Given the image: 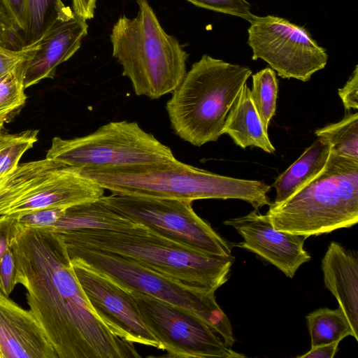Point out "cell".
I'll return each instance as SVG.
<instances>
[{
    "label": "cell",
    "instance_id": "6da1fadb",
    "mask_svg": "<svg viewBox=\"0 0 358 358\" xmlns=\"http://www.w3.org/2000/svg\"><path fill=\"white\" fill-rule=\"evenodd\" d=\"M10 246L16 282L25 287L30 310L58 358L141 357L134 343L114 334L94 313L58 234L17 222Z\"/></svg>",
    "mask_w": 358,
    "mask_h": 358
},
{
    "label": "cell",
    "instance_id": "7a4b0ae2",
    "mask_svg": "<svg viewBox=\"0 0 358 358\" xmlns=\"http://www.w3.org/2000/svg\"><path fill=\"white\" fill-rule=\"evenodd\" d=\"M66 246L109 252L192 288L215 292L229 279L234 258L210 256L150 231L130 220L115 229L53 230Z\"/></svg>",
    "mask_w": 358,
    "mask_h": 358
},
{
    "label": "cell",
    "instance_id": "3957f363",
    "mask_svg": "<svg viewBox=\"0 0 358 358\" xmlns=\"http://www.w3.org/2000/svg\"><path fill=\"white\" fill-rule=\"evenodd\" d=\"M78 169V168H77ZM114 195L189 200L239 199L255 209L270 206L271 186L224 176L172 160L111 169H80Z\"/></svg>",
    "mask_w": 358,
    "mask_h": 358
},
{
    "label": "cell",
    "instance_id": "277c9868",
    "mask_svg": "<svg viewBox=\"0 0 358 358\" xmlns=\"http://www.w3.org/2000/svg\"><path fill=\"white\" fill-rule=\"evenodd\" d=\"M252 73L248 66L203 55L186 72L166 104L174 133L195 146L217 141Z\"/></svg>",
    "mask_w": 358,
    "mask_h": 358
},
{
    "label": "cell",
    "instance_id": "5b68a950",
    "mask_svg": "<svg viewBox=\"0 0 358 358\" xmlns=\"http://www.w3.org/2000/svg\"><path fill=\"white\" fill-rule=\"evenodd\" d=\"M136 3L137 15L121 16L112 29L113 56L136 95L159 99L182 81L188 54L164 30L148 0Z\"/></svg>",
    "mask_w": 358,
    "mask_h": 358
},
{
    "label": "cell",
    "instance_id": "8992f818",
    "mask_svg": "<svg viewBox=\"0 0 358 358\" xmlns=\"http://www.w3.org/2000/svg\"><path fill=\"white\" fill-rule=\"evenodd\" d=\"M273 228L308 238L358 222V161L331 151L323 170L266 213Z\"/></svg>",
    "mask_w": 358,
    "mask_h": 358
},
{
    "label": "cell",
    "instance_id": "52a82bcc",
    "mask_svg": "<svg viewBox=\"0 0 358 358\" xmlns=\"http://www.w3.org/2000/svg\"><path fill=\"white\" fill-rule=\"evenodd\" d=\"M75 259L129 291L143 293L196 315L232 348L236 342L229 319L217 304L215 292L187 286L128 258L91 249L66 246Z\"/></svg>",
    "mask_w": 358,
    "mask_h": 358
},
{
    "label": "cell",
    "instance_id": "ba28073f",
    "mask_svg": "<svg viewBox=\"0 0 358 358\" xmlns=\"http://www.w3.org/2000/svg\"><path fill=\"white\" fill-rule=\"evenodd\" d=\"M105 189L78 169L45 158L21 164L0 177V216L69 207L104 196Z\"/></svg>",
    "mask_w": 358,
    "mask_h": 358
},
{
    "label": "cell",
    "instance_id": "9c48e42d",
    "mask_svg": "<svg viewBox=\"0 0 358 358\" xmlns=\"http://www.w3.org/2000/svg\"><path fill=\"white\" fill-rule=\"evenodd\" d=\"M45 158L80 169H111L174 159L171 149L136 122H110L81 137H55Z\"/></svg>",
    "mask_w": 358,
    "mask_h": 358
},
{
    "label": "cell",
    "instance_id": "30bf717a",
    "mask_svg": "<svg viewBox=\"0 0 358 358\" xmlns=\"http://www.w3.org/2000/svg\"><path fill=\"white\" fill-rule=\"evenodd\" d=\"M101 199L162 237L207 255L231 256L229 243L197 215L192 201L114 194Z\"/></svg>",
    "mask_w": 358,
    "mask_h": 358
},
{
    "label": "cell",
    "instance_id": "8fae6325",
    "mask_svg": "<svg viewBox=\"0 0 358 358\" xmlns=\"http://www.w3.org/2000/svg\"><path fill=\"white\" fill-rule=\"evenodd\" d=\"M249 22L247 43L252 59L264 60L282 78L307 82L326 66V50L303 27L271 15H254Z\"/></svg>",
    "mask_w": 358,
    "mask_h": 358
},
{
    "label": "cell",
    "instance_id": "7c38bea8",
    "mask_svg": "<svg viewBox=\"0 0 358 358\" xmlns=\"http://www.w3.org/2000/svg\"><path fill=\"white\" fill-rule=\"evenodd\" d=\"M141 319L172 358H243L200 318L154 296L130 291Z\"/></svg>",
    "mask_w": 358,
    "mask_h": 358
},
{
    "label": "cell",
    "instance_id": "4fadbf2b",
    "mask_svg": "<svg viewBox=\"0 0 358 358\" xmlns=\"http://www.w3.org/2000/svg\"><path fill=\"white\" fill-rule=\"evenodd\" d=\"M76 276L94 313L122 340L162 350L143 322L131 292L80 261L70 259Z\"/></svg>",
    "mask_w": 358,
    "mask_h": 358
},
{
    "label": "cell",
    "instance_id": "5bb4252c",
    "mask_svg": "<svg viewBox=\"0 0 358 358\" xmlns=\"http://www.w3.org/2000/svg\"><path fill=\"white\" fill-rule=\"evenodd\" d=\"M224 224L234 228L243 238L234 245L255 253L292 278L298 268L310 260L303 248L304 236L289 234L273 228L266 215L257 209L248 215L227 220Z\"/></svg>",
    "mask_w": 358,
    "mask_h": 358
},
{
    "label": "cell",
    "instance_id": "9a60e30c",
    "mask_svg": "<svg viewBox=\"0 0 358 358\" xmlns=\"http://www.w3.org/2000/svg\"><path fill=\"white\" fill-rule=\"evenodd\" d=\"M87 30V20L74 13L53 21L40 37V47L27 62L25 89L44 79L53 78L57 66L80 48Z\"/></svg>",
    "mask_w": 358,
    "mask_h": 358
},
{
    "label": "cell",
    "instance_id": "2e32d148",
    "mask_svg": "<svg viewBox=\"0 0 358 358\" xmlns=\"http://www.w3.org/2000/svg\"><path fill=\"white\" fill-rule=\"evenodd\" d=\"M0 358H58L32 311L1 292Z\"/></svg>",
    "mask_w": 358,
    "mask_h": 358
},
{
    "label": "cell",
    "instance_id": "e0dca14e",
    "mask_svg": "<svg viewBox=\"0 0 358 358\" xmlns=\"http://www.w3.org/2000/svg\"><path fill=\"white\" fill-rule=\"evenodd\" d=\"M325 287L335 296L358 341V259L357 253L331 241L322 260Z\"/></svg>",
    "mask_w": 358,
    "mask_h": 358
},
{
    "label": "cell",
    "instance_id": "ac0fdd59",
    "mask_svg": "<svg viewBox=\"0 0 358 358\" xmlns=\"http://www.w3.org/2000/svg\"><path fill=\"white\" fill-rule=\"evenodd\" d=\"M250 90L245 83L227 116L222 134L243 149L253 146L273 154L275 148L254 106Z\"/></svg>",
    "mask_w": 358,
    "mask_h": 358
},
{
    "label": "cell",
    "instance_id": "d6986e66",
    "mask_svg": "<svg viewBox=\"0 0 358 358\" xmlns=\"http://www.w3.org/2000/svg\"><path fill=\"white\" fill-rule=\"evenodd\" d=\"M331 154V146L318 138L275 180L274 203L282 202L315 178L325 167Z\"/></svg>",
    "mask_w": 358,
    "mask_h": 358
},
{
    "label": "cell",
    "instance_id": "ffe728a7",
    "mask_svg": "<svg viewBox=\"0 0 358 358\" xmlns=\"http://www.w3.org/2000/svg\"><path fill=\"white\" fill-rule=\"evenodd\" d=\"M310 336L311 347L341 342L344 338L354 333L341 308L329 309L321 308L306 316Z\"/></svg>",
    "mask_w": 358,
    "mask_h": 358
},
{
    "label": "cell",
    "instance_id": "44dd1931",
    "mask_svg": "<svg viewBox=\"0 0 358 358\" xmlns=\"http://www.w3.org/2000/svg\"><path fill=\"white\" fill-rule=\"evenodd\" d=\"M318 138L337 155L358 161V113L346 114L339 122L315 130Z\"/></svg>",
    "mask_w": 358,
    "mask_h": 358
},
{
    "label": "cell",
    "instance_id": "7402d4cb",
    "mask_svg": "<svg viewBox=\"0 0 358 358\" xmlns=\"http://www.w3.org/2000/svg\"><path fill=\"white\" fill-rule=\"evenodd\" d=\"M72 13L73 11L62 0H29L23 45L37 41L56 19Z\"/></svg>",
    "mask_w": 358,
    "mask_h": 358
},
{
    "label": "cell",
    "instance_id": "603a6c76",
    "mask_svg": "<svg viewBox=\"0 0 358 358\" xmlns=\"http://www.w3.org/2000/svg\"><path fill=\"white\" fill-rule=\"evenodd\" d=\"M252 78L251 98L263 127L268 131L270 121L276 110L278 91L276 73L271 68L266 67L252 75Z\"/></svg>",
    "mask_w": 358,
    "mask_h": 358
},
{
    "label": "cell",
    "instance_id": "cb8c5ba5",
    "mask_svg": "<svg viewBox=\"0 0 358 358\" xmlns=\"http://www.w3.org/2000/svg\"><path fill=\"white\" fill-rule=\"evenodd\" d=\"M28 61L22 62L0 79V133L9 117L26 101L24 78Z\"/></svg>",
    "mask_w": 358,
    "mask_h": 358
},
{
    "label": "cell",
    "instance_id": "d4e9b609",
    "mask_svg": "<svg viewBox=\"0 0 358 358\" xmlns=\"http://www.w3.org/2000/svg\"><path fill=\"white\" fill-rule=\"evenodd\" d=\"M38 130H27L10 134L0 145V177L12 173L19 165L22 155L38 141Z\"/></svg>",
    "mask_w": 358,
    "mask_h": 358
},
{
    "label": "cell",
    "instance_id": "484cf974",
    "mask_svg": "<svg viewBox=\"0 0 358 358\" xmlns=\"http://www.w3.org/2000/svg\"><path fill=\"white\" fill-rule=\"evenodd\" d=\"M196 6L243 18L250 22L254 17L246 0H186Z\"/></svg>",
    "mask_w": 358,
    "mask_h": 358
},
{
    "label": "cell",
    "instance_id": "4316f807",
    "mask_svg": "<svg viewBox=\"0 0 358 358\" xmlns=\"http://www.w3.org/2000/svg\"><path fill=\"white\" fill-rule=\"evenodd\" d=\"M41 38L17 49L0 44V79L24 61L29 59L40 47Z\"/></svg>",
    "mask_w": 358,
    "mask_h": 358
},
{
    "label": "cell",
    "instance_id": "83f0119b",
    "mask_svg": "<svg viewBox=\"0 0 358 358\" xmlns=\"http://www.w3.org/2000/svg\"><path fill=\"white\" fill-rule=\"evenodd\" d=\"M66 210V208H50L20 214L15 217L17 222L24 226L53 229L64 215Z\"/></svg>",
    "mask_w": 358,
    "mask_h": 358
},
{
    "label": "cell",
    "instance_id": "f1b7e54d",
    "mask_svg": "<svg viewBox=\"0 0 358 358\" xmlns=\"http://www.w3.org/2000/svg\"><path fill=\"white\" fill-rule=\"evenodd\" d=\"M17 268L15 256L10 246L0 261V292L9 296L16 282Z\"/></svg>",
    "mask_w": 358,
    "mask_h": 358
},
{
    "label": "cell",
    "instance_id": "f546056e",
    "mask_svg": "<svg viewBox=\"0 0 358 358\" xmlns=\"http://www.w3.org/2000/svg\"><path fill=\"white\" fill-rule=\"evenodd\" d=\"M29 1L0 0V3L6 10L15 28L20 34L22 39L27 25Z\"/></svg>",
    "mask_w": 358,
    "mask_h": 358
},
{
    "label": "cell",
    "instance_id": "4dcf8cb0",
    "mask_svg": "<svg viewBox=\"0 0 358 358\" xmlns=\"http://www.w3.org/2000/svg\"><path fill=\"white\" fill-rule=\"evenodd\" d=\"M0 44L9 48L23 46L20 34L13 26L6 10L0 3Z\"/></svg>",
    "mask_w": 358,
    "mask_h": 358
},
{
    "label": "cell",
    "instance_id": "1f68e13d",
    "mask_svg": "<svg viewBox=\"0 0 358 358\" xmlns=\"http://www.w3.org/2000/svg\"><path fill=\"white\" fill-rule=\"evenodd\" d=\"M338 95L345 110L358 109V66L355 68L343 88L338 89Z\"/></svg>",
    "mask_w": 358,
    "mask_h": 358
},
{
    "label": "cell",
    "instance_id": "d6a6232c",
    "mask_svg": "<svg viewBox=\"0 0 358 358\" xmlns=\"http://www.w3.org/2000/svg\"><path fill=\"white\" fill-rule=\"evenodd\" d=\"M17 223L15 216H0V261L10 247Z\"/></svg>",
    "mask_w": 358,
    "mask_h": 358
},
{
    "label": "cell",
    "instance_id": "836d02e7",
    "mask_svg": "<svg viewBox=\"0 0 358 358\" xmlns=\"http://www.w3.org/2000/svg\"><path fill=\"white\" fill-rule=\"evenodd\" d=\"M340 342L311 347L304 355L297 356L298 358H333L336 354Z\"/></svg>",
    "mask_w": 358,
    "mask_h": 358
},
{
    "label": "cell",
    "instance_id": "e575fe53",
    "mask_svg": "<svg viewBox=\"0 0 358 358\" xmlns=\"http://www.w3.org/2000/svg\"><path fill=\"white\" fill-rule=\"evenodd\" d=\"M96 0H72L73 13L87 20L94 17Z\"/></svg>",
    "mask_w": 358,
    "mask_h": 358
},
{
    "label": "cell",
    "instance_id": "d590c367",
    "mask_svg": "<svg viewBox=\"0 0 358 358\" xmlns=\"http://www.w3.org/2000/svg\"><path fill=\"white\" fill-rule=\"evenodd\" d=\"M10 136V134L0 133V145L5 143L8 139Z\"/></svg>",
    "mask_w": 358,
    "mask_h": 358
}]
</instances>
